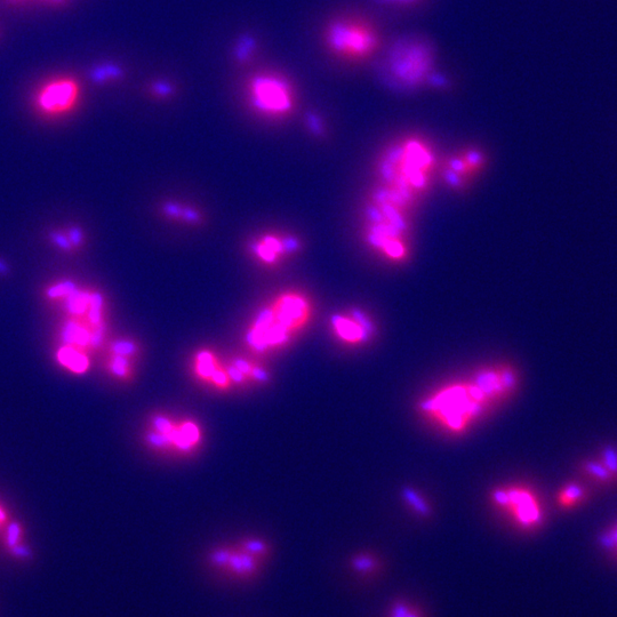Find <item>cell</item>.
Masks as SVG:
<instances>
[{"mask_svg": "<svg viewBox=\"0 0 617 617\" xmlns=\"http://www.w3.org/2000/svg\"><path fill=\"white\" fill-rule=\"evenodd\" d=\"M439 163L431 143L418 135L396 140L379 162L380 188L415 205L428 194Z\"/></svg>", "mask_w": 617, "mask_h": 617, "instance_id": "obj_1", "label": "cell"}, {"mask_svg": "<svg viewBox=\"0 0 617 617\" xmlns=\"http://www.w3.org/2000/svg\"><path fill=\"white\" fill-rule=\"evenodd\" d=\"M414 205L379 187L366 214L367 243L382 258L404 262L411 254V213Z\"/></svg>", "mask_w": 617, "mask_h": 617, "instance_id": "obj_2", "label": "cell"}, {"mask_svg": "<svg viewBox=\"0 0 617 617\" xmlns=\"http://www.w3.org/2000/svg\"><path fill=\"white\" fill-rule=\"evenodd\" d=\"M493 404L474 380L453 383L423 400L421 410L431 421L452 434L467 431Z\"/></svg>", "mask_w": 617, "mask_h": 617, "instance_id": "obj_3", "label": "cell"}, {"mask_svg": "<svg viewBox=\"0 0 617 617\" xmlns=\"http://www.w3.org/2000/svg\"><path fill=\"white\" fill-rule=\"evenodd\" d=\"M312 315V304L301 293L280 295L272 306L261 312L248 333V342L255 349L264 350L288 340V335L301 330Z\"/></svg>", "mask_w": 617, "mask_h": 617, "instance_id": "obj_4", "label": "cell"}, {"mask_svg": "<svg viewBox=\"0 0 617 617\" xmlns=\"http://www.w3.org/2000/svg\"><path fill=\"white\" fill-rule=\"evenodd\" d=\"M328 53L343 62L363 63L379 52L381 36L374 24L359 16H341L324 29Z\"/></svg>", "mask_w": 617, "mask_h": 617, "instance_id": "obj_5", "label": "cell"}, {"mask_svg": "<svg viewBox=\"0 0 617 617\" xmlns=\"http://www.w3.org/2000/svg\"><path fill=\"white\" fill-rule=\"evenodd\" d=\"M435 64L430 44L418 37H408L390 48L384 59V74L392 84L414 90L434 82Z\"/></svg>", "mask_w": 617, "mask_h": 617, "instance_id": "obj_6", "label": "cell"}, {"mask_svg": "<svg viewBox=\"0 0 617 617\" xmlns=\"http://www.w3.org/2000/svg\"><path fill=\"white\" fill-rule=\"evenodd\" d=\"M247 94L252 106L270 117H283L294 108L292 84L275 72H262L252 77L247 84Z\"/></svg>", "mask_w": 617, "mask_h": 617, "instance_id": "obj_7", "label": "cell"}, {"mask_svg": "<svg viewBox=\"0 0 617 617\" xmlns=\"http://www.w3.org/2000/svg\"><path fill=\"white\" fill-rule=\"evenodd\" d=\"M492 501L520 530L538 531L544 523L542 503L531 488L518 485L498 488L492 493Z\"/></svg>", "mask_w": 617, "mask_h": 617, "instance_id": "obj_8", "label": "cell"}, {"mask_svg": "<svg viewBox=\"0 0 617 617\" xmlns=\"http://www.w3.org/2000/svg\"><path fill=\"white\" fill-rule=\"evenodd\" d=\"M80 84L75 77L56 76L39 86L36 107L47 115H62L74 109L80 96Z\"/></svg>", "mask_w": 617, "mask_h": 617, "instance_id": "obj_9", "label": "cell"}, {"mask_svg": "<svg viewBox=\"0 0 617 617\" xmlns=\"http://www.w3.org/2000/svg\"><path fill=\"white\" fill-rule=\"evenodd\" d=\"M486 164V156L482 150L467 148L448 157L439 165L438 173L442 174L447 186L462 190L483 173Z\"/></svg>", "mask_w": 617, "mask_h": 617, "instance_id": "obj_10", "label": "cell"}, {"mask_svg": "<svg viewBox=\"0 0 617 617\" xmlns=\"http://www.w3.org/2000/svg\"><path fill=\"white\" fill-rule=\"evenodd\" d=\"M333 331L336 338L349 346H363L370 342L375 335V324L367 312L349 310L332 319Z\"/></svg>", "mask_w": 617, "mask_h": 617, "instance_id": "obj_11", "label": "cell"}, {"mask_svg": "<svg viewBox=\"0 0 617 617\" xmlns=\"http://www.w3.org/2000/svg\"><path fill=\"white\" fill-rule=\"evenodd\" d=\"M263 570V560L234 548L226 573L228 578L239 583H253Z\"/></svg>", "mask_w": 617, "mask_h": 617, "instance_id": "obj_12", "label": "cell"}, {"mask_svg": "<svg viewBox=\"0 0 617 617\" xmlns=\"http://www.w3.org/2000/svg\"><path fill=\"white\" fill-rule=\"evenodd\" d=\"M56 359H58L62 367L76 375L85 374L91 365L90 358L87 357L83 349L69 346V344L61 347V349L56 352Z\"/></svg>", "mask_w": 617, "mask_h": 617, "instance_id": "obj_13", "label": "cell"}, {"mask_svg": "<svg viewBox=\"0 0 617 617\" xmlns=\"http://www.w3.org/2000/svg\"><path fill=\"white\" fill-rule=\"evenodd\" d=\"M298 247L294 240L285 242L274 236L264 237L255 246V253L259 258L266 263H274L279 258V255L285 254L288 251H294Z\"/></svg>", "mask_w": 617, "mask_h": 617, "instance_id": "obj_14", "label": "cell"}, {"mask_svg": "<svg viewBox=\"0 0 617 617\" xmlns=\"http://www.w3.org/2000/svg\"><path fill=\"white\" fill-rule=\"evenodd\" d=\"M349 566L352 571L365 578L379 575L383 567L380 557L370 551L357 552L350 558Z\"/></svg>", "mask_w": 617, "mask_h": 617, "instance_id": "obj_15", "label": "cell"}, {"mask_svg": "<svg viewBox=\"0 0 617 617\" xmlns=\"http://www.w3.org/2000/svg\"><path fill=\"white\" fill-rule=\"evenodd\" d=\"M588 488L580 483L572 482L560 488L557 495V504L564 510H572L586 503L588 500Z\"/></svg>", "mask_w": 617, "mask_h": 617, "instance_id": "obj_16", "label": "cell"}, {"mask_svg": "<svg viewBox=\"0 0 617 617\" xmlns=\"http://www.w3.org/2000/svg\"><path fill=\"white\" fill-rule=\"evenodd\" d=\"M386 617H428L424 608L413 599L397 597L387 607Z\"/></svg>", "mask_w": 617, "mask_h": 617, "instance_id": "obj_17", "label": "cell"}, {"mask_svg": "<svg viewBox=\"0 0 617 617\" xmlns=\"http://www.w3.org/2000/svg\"><path fill=\"white\" fill-rule=\"evenodd\" d=\"M580 469L584 476L598 485L611 486L616 484L610 472H608L604 464L598 459L583 461Z\"/></svg>", "mask_w": 617, "mask_h": 617, "instance_id": "obj_18", "label": "cell"}, {"mask_svg": "<svg viewBox=\"0 0 617 617\" xmlns=\"http://www.w3.org/2000/svg\"><path fill=\"white\" fill-rule=\"evenodd\" d=\"M106 368L110 375L120 380L130 379L132 375L131 358L109 354Z\"/></svg>", "mask_w": 617, "mask_h": 617, "instance_id": "obj_19", "label": "cell"}, {"mask_svg": "<svg viewBox=\"0 0 617 617\" xmlns=\"http://www.w3.org/2000/svg\"><path fill=\"white\" fill-rule=\"evenodd\" d=\"M232 551H234V548L220 547L213 549L207 557L208 564H210L215 572L224 575V573H226Z\"/></svg>", "mask_w": 617, "mask_h": 617, "instance_id": "obj_20", "label": "cell"}, {"mask_svg": "<svg viewBox=\"0 0 617 617\" xmlns=\"http://www.w3.org/2000/svg\"><path fill=\"white\" fill-rule=\"evenodd\" d=\"M237 548L246 552V554L263 560V562L270 554L268 543L259 539H246L240 542Z\"/></svg>", "mask_w": 617, "mask_h": 617, "instance_id": "obj_21", "label": "cell"}, {"mask_svg": "<svg viewBox=\"0 0 617 617\" xmlns=\"http://www.w3.org/2000/svg\"><path fill=\"white\" fill-rule=\"evenodd\" d=\"M598 460L604 464L617 483V447L612 445L603 447Z\"/></svg>", "mask_w": 617, "mask_h": 617, "instance_id": "obj_22", "label": "cell"}, {"mask_svg": "<svg viewBox=\"0 0 617 617\" xmlns=\"http://www.w3.org/2000/svg\"><path fill=\"white\" fill-rule=\"evenodd\" d=\"M197 370L200 376L211 379V376L216 371L214 357L208 352H202L197 357Z\"/></svg>", "mask_w": 617, "mask_h": 617, "instance_id": "obj_23", "label": "cell"}, {"mask_svg": "<svg viewBox=\"0 0 617 617\" xmlns=\"http://www.w3.org/2000/svg\"><path fill=\"white\" fill-rule=\"evenodd\" d=\"M23 534L24 532L21 523H19L18 520H13V522L8 525L6 531V547L8 549H12L16 546H19V544H21L22 542Z\"/></svg>", "mask_w": 617, "mask_h": 617, "instance_id": "obj_24", "label": "cell"}, {"mask_svg": "<svg viewBox=\"0 0 617 617\" xmlns=\"http://www.w3.org/2000/svg\"><path fill=\"white\" fill-rule=\"evenodd\" d=\"M599 543L608 554L617 558V525L604 532L599 538Z\"/></svg>", "mask_w": 617, "mask_h": 617, "instance_id": "obj_25", "label": "cell"}, {"mask_svg": "<svg viewBox=\"0 0 617 617\" xmlns=\"http://www.w3.org/2000/svg\"><path fill=\"white\" fill-rule=\"evenodd\" d=\"M109 354L132 358L136 354V347L130 341L118 340L109 347Z\"/></svg>", "mask_w": 617, "mask_h": 617, "instance_id": "obj_26", "label": "cell"}, {"mask_svg": "<svg viewBox=\"0 0 617 617\" xmlns=\"http://www.w3.org/2000/svg\"><path fill=\"white\" fill-rule=\"evenodd\" d=\"M407 498H408V502H410L411 504L413 503V506L415 508L416 511H418V514L421 516H428L429 515V508L427 506L426 503L423 502L422 499L420 498H414V492H410L407 493Z\"/></svg>", "mask_w": 617, "mask_h": 617, "instance_id": "obj_27", "label": "cell"}, {"mask_svg": "<svg viewBox=\"0 0 617 617\" xmlns=\"http://www.w3.org/2000/svg\"><path fill=\"white\" fill-rule=\"evenodd\" d=\"M51 237H52L53 242L56 245H58L60 248H62V250H66V251L71 250V243H70L69 238L58 234V232H53Z\"/></svg>", "mask_w": 617, "mask_h": 617, "instance_id": "obj_28", "label": "cell"}, {"mask_svg": "<svg viewBox=\"0 0 617 617\" xmlns=\"http://www.w3.org/2000/svg\"><path fill=\"white\" fill-rule=\"evenodd\" d=\"M14 3H28L35 2L40 4H45L48 6H60L66 4L67 0H11Z\"/></svg>", "mask_w": 617, "mask_h": 617, "instance_id": "obj_29", "label": "cell"}, {"mask_svg": "<svg viewBox=\"0 0 617 617\" xmlns=\"http://www.w3.org/2000/svg\"><path fill=\"white\" fill-rule=\"evenodd\" d=\"M69 240L71 245H80L83 242V232L78 228H72L69 232Z\"/></svg>", "mask_w": 617, "mask_h": 617, "instance_id": "obj_30", "label": "cell"}, {"mask_svg": "<svg viewBox=\"0 0 617 617\" xmlns=\"http://www.w3.org/2000/svg\"><path fill=\"white\" fill-rule=\"evenodd\" d=\"M381 2L394 6H412L421 2V0H381Z\"/></svg>", "mask_w": 617, "mask_h": 617, "instance_id": "obj_31", "label": "cell"}, {"mask_svg": "<svg viewBox=\"0 0 617 617\" xmlns=\"http://www.w3.org/2000/svg\"><path fill=\"white\" fill-rule=\"evenodd\" d=\"M154 92L157 94L167 95V93L171 92V88L167 86V84H157L154 87Z\"/></svg>", "mask_w": 617, "mask_h": 617, "instance_id": "obj_32", "label": "cell"}, {"mask_svg": "<svg viewBox=\"0 0 617 617\" xmlns=\"http://www.w3.org/2000/svg\"><path fill=\"white\" fill-rule=\"evenodd\" d=\"M7 272L8 268L6 267V264L0 261V274H7Z\"/></svg>", "mask_w": 617, "mask_h": 617, "instance_id": "obj_33", "label": "cell"}]
</instances>
